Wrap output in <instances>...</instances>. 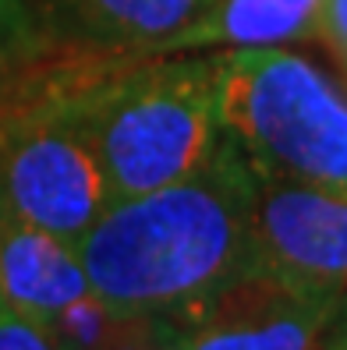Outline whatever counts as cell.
I'll use <instances>...</instances> for the list:
<instances>
[{"label":"cell","mask_w":347,"mask_h":350,"mask_svg":"<svg viewBox=\"0 0 347 350\" xmlns=\"http://www.w3.org/2000/svg\"><path fill=\"white\" fill-rule=\"evenodd\" d=\"M252 191L248 159L220 131L188 177L110 202L75 241L92 297L159 319L252 273Z\"/></svg>","instance_id":"obj_1"},{"label":"cell","mask_w":347,"mask_h":350,"mask_svg":"<svg viewBox=\"0 0 347 350\" xmlns=\"http://www.w3.org/2000/svg\"><path fill=\"white\" fill-rule=\"evenodd\" d=\"M75 107L110 202L188 177L220 142L216 57L153 60L110 78H78Z\"/></svg>","instance_id":"obj_2"},{"label":"cell","mask_w":347,"mask_h":350,"mask_svg":"<svg viewBox=\"0 0 347 350\" xmlns=\"http://www.w3.org/2000/svg\"><path fill=\"white\" fill-rule=\"evenodd\" d=\"M216 120L266 177L347 191V96L277 46L216 57Z\"/></svg>","instance_id":"obj_3"},{"label":"cell","mask_w":347,"mask_h":350,"mask_svg":"<svg viewBox=\"0 0 347 350\" xmlns=\"http://www.w3.org/2000/svg\"><path fill=\"white\" fill-rule=\"evenodd\" d=\"M75 89L78 78H60L0 110V205L68 244L110 205Z\"/></svg>","instance_id":"obj_4"},{"label":"cell","mask_w":347,"mask_h":350,"mask_svg":"<svg viewBox=\"0 0 347 350\" xmlns=\"http://www.w3.org/2000/svg\"><path fill=\"white\" fill-rule=\"evenodd\" d=\"M252 273L347 308V191L255 174Z\"/></svg>","instance_id":"obj_5"},{"label":"cell","mask_w":347,"mask_h":350,"mask_svg":"<svg viewBox=\"0 0 347 350\" xmlns=\"http://www.w3.org/2000/svg\"><path fill=\"white\" fill-rule=\"evenodd\" d=\"M344 304L305 297L262 273H244L170 315L167 350H319Z\"/></svg>","instance_id":"obj_6"},{"label":"cell","mask_w":347,"mask_h":350,"mask_svg":"<svg viewBox=\"0 0 347 350\" xmlns=\"http://www.w3.org/2000/svg\"><path fill=\"white\" fill-rule=\"evenodd\" d=\"M89 294L75 244L22 223L0 205V301L50 329L57 315Z\"/></svg>","instance_id":"obj_7"},{"label":"cell","mask_w":347,"mask_h":350,"mask_svg":"<svg viewBox=\"0 0 347 350\" xmlns=\"http://www.w3.org/2000/svg\"><path fill=\"white\" fill-rule=\"evenodd\" d=\"M326 0H216V4L159 43L149 57H167L198 46H277L287 39L316 36L319 11Z\"/></svg>","instance_id":"obj_8"},{"label":"cell","mask_w":347,"mask_h":350,"mask_svg":"<svg viewBox=\"0 0 347 350\" xmlns=\"http://www.w3.org/2000/svg\"><path fill=\"white\" fill-rule=\"evenodd\" d=\"M213 4L216 0H75V11L96 39L153 53Z\"/></svg>","instance_id":"obj_9"},{"label":"cell","mask_w":347,"mask_h":350,"mask_svg":"<svg viewBox=\"0 0 347 350\" xmlns=\"http://www.w3.org/2000/svg\"><path fill=\"white\" fill-rule=\"evenodd\" d=\"M0 350H64L50 329L36 325L11 312L8 304H0Z\"/></svg>","instance_id":"obj_10"},{"label":"cell","mask_w":347,"mask_h":350,"mask_svg":"<svg viewBox=\"0 0 347 350\" xmlns=\"http://www.w3.org/2000/svg\"><path fill=\"white\" fill-rule=\"evenodd\" d=\"M316 36L326 43V50L340 60V68L347 75V0H326L322 11H319Z\"/></svg>","instance_id":"obj_11"},{"label":"cell","mask_w":347,"mask_h":350,"mask_svg":"<svg viewBox=\"0 0 347 350\" xmlns=\"http://www.w3.org/2000/svg\"><path fill=\"white\" fill-rule=\"evenodd\" d=\"M14 36H18V29H14V4L11 0H0V68H4V60L11 53Z\"/></svg>","instance_id":"obj_12"},{"label":"cell","mask_w":347,"mask_h":350,"mask_svg":"<svg viewBox=\"0 0 347 350\" xmlns=\"http://www.w3.org/2000/svg\"><path fill=\"white\" fill-rule=\"evenodd\" d=\"M319 350H347V308H344V315L337 319L333 333L326 336V343H322Z\"/></svg>","instance_id":"obj_13"},{"label":"cell","mask_w":347,"mask_h":350,"mask_svg":"<svg viewBox=\"0 0 347 350\" xmlns=\"http://www.w3.org/2000/svg\"><path fill=\"white\" fill-rule=\"evenodd\" d=\"M0 304H4V301H0Z\"/></svg>","instance_id":"obj_14"}]
</instances>
